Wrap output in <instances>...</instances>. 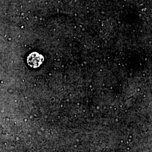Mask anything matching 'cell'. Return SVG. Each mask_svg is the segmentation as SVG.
I'll return each mask as SVG.
<instances>
[{"mask_svg":"<svg viewBox=\"0 0 152 152\" xmlns=\"http://www.w3.org/2000/svg\"><path fill=\"white\" fill-rule=\"evenodd\" d=\"M44 56L36 52H34L28 56V65L33 68H37L41 65L44 61Z\"/></svg>","mask_w":152,"mask_h":152,"instance_id":"1","label":"cell"}]
</instances>
